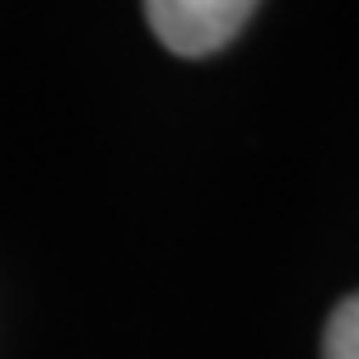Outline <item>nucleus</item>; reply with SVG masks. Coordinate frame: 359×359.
Listing matches in <instances>:
<instances>
[{"instance_id":"obj_2","label":"nucleus","mask_w":359,"mask_h":359,"mask_svg":"<svg viewBox=\"0 0 359 359\" xmlns=\"http://www.w3.org/2000/svg\"><path fill=\"white\" fill-rule=\"evenodd\" d=\"M322 359H359V294L336 304L322 336Z\"/></svg>"},{"instance_id":"obj_1","label":"nucleus","mask_w":359,"mask_h":359,"mask_svg":"<svg viewBox=\"0 0 359 359\" xmlns=\"http://www.w3.org/2000/svg\"><path fill=\"white\" fill-rule=\"evenodd\" d=\"M257 0H145L154 38L177 56H210L252 19Z\"/></svg>"}]
</instances>
